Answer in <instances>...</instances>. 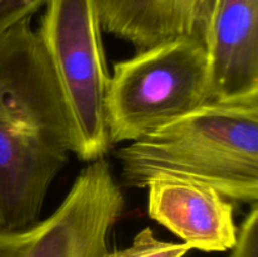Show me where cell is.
<instances>
[{
  "instance_id": "6da1fadb",
  "label": "cell",
  "mask_w": 258,
  "mask_h": 257,
  "mask_svg": "<svg viewBox=\"0 0 258 257\" xmlns=\"http://www.w3.org/2000/svg\"><path fill=\"white\" fill-rule=\"evenodd\" d=\"M76 153L72 115L39 34L22 20L0 34V226L40 219Z\"/></svg>"
},
{
  "instance_id": "7a4b0ae2",
  "label": "cell",
  "mask_w": 258,
  "mask_h": 257,
  "mask_svg": "<svg viewBox=\"0 0 258 257\" xmlns=\"http://www.w3.org/2000/svg\"><path fill=\"white\" fill-rule=\"evenodd\" d=\"M116 158L130 188L169 174L209 184L232 202L258 203V97L208 101L122 146Z\"/></svg>"
},
{
  "instance_id": "3957f363",
  "label": "cell",
  "mask_w": 258,
  "mask_h": 257,
  "mask_svg": "<svg viewBox=\"0 0 258 257\" xmlns=\"http://www.w3.org/2000/svg\"><path fill=\"white\" fill-rule=\"evenodd\" d=\"M209 101V52L190 39L138 50L113 65L106 96L112 144L131 143Z\"/></svg>"
},
{
  "instance_id": "277c9868",
  "label": "cell",
  "mask_w": 258,
  "mask_h": 257,
  "mask_svg": "<svg viewBox=\"0 0 258 257\" xmlns=\"http://www.w3.org/2000/svg\"><path fill=\"white\" fill-rule=\"evenodd\" d=\"M37 30L72 115L80 160L103 159L111 148L106 121L110 72L96 0H48Z\"/></svg>"
},
{
  "instance_id": "5b68a950",
  "label": "cell",
  "mask_w": 258,
  "mask_h": 257,
  "mask_svg": "<svg viewBox=\"0 0 258 257\" xmlns=\"http://www.w3.org/2000/svg\"><path fill=\"white\" fill-rule=\"evenodd\" d=\"M123 207L108 161H91L47 218L23 228L0 226V257H105Z\"/></svg>"
},
{
  "instance_id": "8992f818",
  "label": "cell",
  "mask_w": 258,
  "mask_h": 257,
  "mask_svg": "<svg viewBox=\"0 0 258 257\" xmlns=\"http://www.w3.org/2000/svg\"><path fill=\"white\" fill-rule=\"evenodd\" d=\"M146 188L149 217L190 249L224 252L236 243L233 202L214 186L163 174L151 179Z\"/></svg>"
},
{
  "instance_id": "52a82bcc",
  "label": "cell",
  "mask_w": 258,
  "mask_h": 257,
  "mask_svg": "<svg viewBox=\"0 0 258 257\" xmlns=\"http://www.w3.org/2000/svg\"><path fill=\"white\" fill-rule=\"evenodd\" d=\"M219 0H96L101 27L138 50L190 39L209 52Z\"/></svg>"
},
{
  "instance_id": "ba28073f",
  "label": "cell",
  "mask_w": 258,
  "mask_h": 257,
  "mask_svg": "<svg viewBox=\"0 0 258 257\" xmlns=\"http://www.w3.org/2000/svg\"><path fill=\"white\" fill-rule=\"evenodd\" d=\"M258 97V0H219L209 44V101Z\"/></svg>"
},
{
  "instance_id": "9c48e42d",
  "label": "cell",
  "mask_w": 258,
  "mask_h": 257,
  "mask_svg": "<svg viewBox=\"0 0 258 257\" xmlns=\"http://www.w3.org/2000/svg\"><path fill=\"white\" fill-rule=\"evenodd\" d=\"M189 251V246L183 242L161 241L150 227H145L135 234L130 246L107 251L105 257H184Z\"/></svg>"
},
{
  "instance_id": "30bf717a",
  "label": "cell",
  "mask_w": 258,
  "mask_h": 257,
  "mask_svg": "<svg viewBox=\"0 0 258 257\" xmlns=\"http://www.w3.org/2000/svg\"><path fill=\"white\" fill-rule=\"evenodd\" d=\"M229 251V257H258V203L251 206L237 229L236 243Z\"/></svg>"
},
{
  "instance_id": "8fae6325",
  "label": "cell",
  "mask_w": 258,
  "mask_h": 257,
  "mask_svg": "<svg viewBox=\"0 0 258 257\" xmlns=\"http://www.w3.org/2000/svg\"><path fill=\"white\" fill-rule=\"evenodd\" d=\"M48 0H0V34L22 20L30 19Z\"/></svg>"
}]
</instances>
